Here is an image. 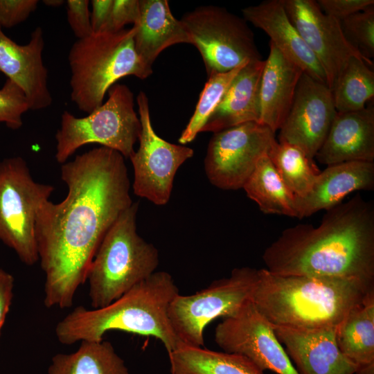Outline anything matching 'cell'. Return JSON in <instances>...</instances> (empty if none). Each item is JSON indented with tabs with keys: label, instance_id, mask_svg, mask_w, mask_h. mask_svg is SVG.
<instances>
[{
	"label": "cell",
	"instance_id": "cell-29",
	"mask_svg": "<svg viewBox=\"0 0 374 374\" xmlns=\"http://www.w3.org/2000/svg\"><path fill=\"white\" fill-rule=\"evenodd\" d=\"M268 157L280 177L296 197L306 195L312 188L321 170L299 147L276 142Z\"/></svg>",
	"mask_w": 374,
	"mask_h": 374
},
{
	"label": "cell",
	"instance_id": "cell-6",
	"mask_svg": "<svg viewBox=\"0 0 374 374\" xmlns=\"http://www.w3.org/2000/svg\"><path fill=\"white\" fill-rule=\"evenodd\" d=\"M139 203L123 212L105 235L88 270L93 309L105 307L156 271L159 251L137 233Z\"/></svg>",
	"mask_w": 374,
	"mask_h": 374
},
{
	"label": "cell",
	"instance_id": "cell-9",
	"mask_svg": "<svg viewBox=\"0 0 374 374\" xmlns=\"http://www.w3.org/2000/svg\"><path fill=\"white\" fill-rule=\"evenodd\" d=\"M258 269L235 268L227 278L213 281L190 295L176 296L168 308L172 330L184 346L202 347L204 332L218 317H227L251 300Z\"/></svg>",
	"mask_w": 374,
	"mask_h": 374
},
{
	"label": "cell",
	"instance_id": "cell-24",
	"mask_svg": "<svg viewBox=\"0 0 374 374\" xmlns=\"http://www.w3.org/2000/svg\"><path fill=\"white\" fill-rule=\"evenodd\" d=\"M336 341L341 353L356 370L374 364V291L337 326Z\"/></svg>",
	"mask_w": 374,
	"mask_h": 374
},
{
	"label": "cell",
	"instance_id": "cell-34",
	"mask_svg": "<svg viewBox=\"0 0 374 374\" xmlns=\"http://www.w3.org/2000/svg\"><path fill=\"white\" fill-rule=\"evenodd\" d=\"M37 0H0V28L24 21L37 8Z\"/></svg>",
	"mask_w": 374,
	"mask_h": 374
},
{
	"label": "cell",
	"instance_id": "cell-28",
	"mask_svg": "<svg viewBox=\"0 0 374 374\" xmlns=\"http://www.w3.org/2000/svg\"><path fill=\"white\" fill-rule=\"evenodd\" d=\"M330 90L337 112L362 110L373 99V70L363 59L353 57Z\"/></svg>",
	"mask_w": 374,
	"mask_h": 374
},
{
	"label": "cell",
	"instance_id": "cell-14",
	"mask_svg": "<svg viewBox=\"0 0 374 374\" xmlns=\"http://www.w3.org/2000/svg\"><path fill=\"white\" fill-rule=\"evenodd\" d=\"M337 113L327 84L303 72L290 112L279 130L278 141L294 145L314 159Z\"/></svg>",
	"mask_w": 374,
	"mask_h": 374
},
{
	"label": "cell",
	"instance_id": "cell-32",
	"mask_svg": "<svg viewBox=\"0 0 374 374\" xmlns=\"http://www.w3.org/2000/svg\"><path fill=\"white\" fill-rule=\"evenodd\" d=\"M30 109L23 90L14 82L7 79L0 89V123L13 130L22 125V116Z\"/></svg>",
	"mask_w": 374,
	"mask_h": 374
},
{
	"label": "cell",
	"instance_id": "cell-20",
	"mask_svg": "<svg viewBox=\"0 0 374 374\" xmlns=\"http://www.w3.org/2000/svg\"><path fill=\"white\" fill-rule=\"evenodd\" d=\"M373 188L374 162L348 161L328 166L306 195L294 197L296 217L302 219L328 210L352 192Z\"/></svg>",
	"mask_w": 374,
	"mask_h": 374
},
{
	"label": "cell",
	"instance_id": "cell-3",
	"mask_svg": "<svg viewBox=\"0 0 374 374\" xmlns=\"http://www.w3.org/2000/svg\"><path fill=\"white\" fill-rule=\"evenodd\" d=\"M372 291L355 278L281 276L258 269L251 301L272 325L295 328L337 326Z\"/></svg>",
	"mask_w": 374,
	"mask_h": 374
},
{
	"label": "cell",
	"instance_id": "cell-21",
	"mask_svg": "<svg viewBox=\"0 0 374 374\" xmlns=\"http://www.w3.org/2000/svg\"><path fill=\"white\" fill-rule=\"evenodd\" d=\"M265 60L248 62L201 130L217 132L248 122L259 123L260 88Z\"/></svg>",
	"mask_w": 374,
	"mask_h": 374
},
{
	"label": "cell",
	"instance_id": "cell-23",
	"mask_svg": "<svg viewBox=\"0 0 374 374\" xmlns=\"http://www.w3.org/2000/svg\"><path fill=\"white\" fill-rule=\"evenodd\" d=\"M136 52L149 69L168 47L190 44V38L181 20L172 15L167 0H139V17L135 24Z\"/></svg>",
	"mask_w": 374,
	"mask_h": 374
},
{
	"label": "cell",
	"instance_id": "cell-33",
	"mask_svg": "<svg viewBox=\"0 0 374 374\" xmlns=\"http://www.w3.org/2000/svg\"><path fill=\"white\" fill-rule=\"evenodd\" d=\"M139 17V0H113L108 19L101 32L116 33L125 26L136 24Z\"/></svg>",
	"mask_w": 374,
	"mask_h": 374
},
{
	"label": "cell",
	"instance_id": "cell-19",
	"mask_svg": "<svg viewBox=\"0 0 374 374\" xmlns=\"http://www.w3.org/2000/svg\"><path fill=\"white\" fill-rule=\"evenodd\" d=\"M243 18L262 30L287 58L318 82L326 84L324 71L286 13L283 0H267L242 10Z\"/></svg>",
	"mask_w": 374,
	"mask_h": 374
},
{
	"label": "cell",
	"instance_id": "cell-31",
	"mask_svg": "<svg viewBox=\"0 0 374 374\" xmlns=\"http://www.w3.org/2000/svg\"><path fill=\"white\" fill-rule=\"evenodd\" d=\"M340 26L346 41L373 66L374 5L341 20Z\"/></svg>",
	"mask_w": 374,
	"mask_h": 374
},
{
	"label": "cell",
	"instance_id": "cell-37",
	"mask_svg": "<svg viewBox=\"0 0 374 374\" xmlns=\"http://www.w3.org/2000/svg\"><path fill=\"white\" fill-rule=\"evenodd\" d=\"M14 277L0 269V335L13 297Z\"/></svg>",
	"mask_w": 374,
	"mask_h": 374
},
{
	"label": "cell",
	"instance_id": "cell-40",
	"mask_svg": "<svg viewBox=\"0 0 374 374\" xmlns=\"http://www.w3.org/2000/svg\"><path fill=\"white\" fill-rule=\"evenodd\" d=\"M42 2L50 7H59L64 4L65 1L63 0H44Z\"/></svg>",
	"mask_w": 374,
	"mask_h": 374
},
{
	"label": "cell",
	"instance_id": "cell-4",
	"mask_svg": "<svg viewBox=\"0 0 374 374\" xmlns=\"http://www.w3.org/2000/svg\"><path fill=\"white\" fill-rule=\"evenodd\" d=\"M179 294L169 273L155 271L105 307L75 308L56 325V337L64 345L100 341L107 332L116 330L154 337L169 353L184 346L168 318L170 304Z\"/></svg>",
	"mask_w": 374,
	"mask_h": 374
},
{
	"label": "cell",
	"instance_id": "cell-2",
	"mask_svg": "<svg viewBox=\"0 0 374 374\" xmlns=\"http://www.w3.org/2000/svg\"><path fill=\"white\" fill-rule=\"evenodd\" d=\"M262 260L281 276L355 278L374 283V204L359 193L326 210L320 224L284 229Z\"/></svg>",
	"mask_w": 374,
	"mask_h": 374
},
{
	"label": "cell",
	"instance_id": "cell-36",
	"mask_svg": "<svg viewBox=\"0 0 374 374\" xmlns=\"http://www.w3.org/2000/svg\"><path fill=\"white\" fill-rule=\"evenodd\" d=\"M317 3L323 13L339 22L374 5L373 0H318Z\"/></svg>",
	"mask_w": 374,
	"mask_h": 374
},
{
	"label": "cell",
	"instance_id": "cell-10",
	"mask_svg": "<svg viewBox=\"0 0 374 374\" xmlns=\"http://www.w3.org/2000/svg\"><path fill=\"white\" fill-rule=\"evenodd\" d=\"M180 20L190 44L202 55L208 76L262 59L247 21L224 8L200 6L185 13Z\"/></svg>",
	"mask_w": 374,
	"mask_h": 374
},
{
	"label": "cell",
	"instance_id": "cell-35",
	"mask_svg": "<svg viewBox=\"0 0 374 374\" xmlns=\"http://www.w3.org/2000/svg\"><path fill=\"white\" fill-rule=\"evenodd\" d=\"M67 21L75 36L83 39L92 33L88 0H67Z\"/></svg>",
	"mask_w": 374,
	"mask_h": 374
},
{
	"label": "cell",
	"instance_id": "cell-16",
	"mask_svg": "<svg viewBox=\"0 0 374 374\" xmlns=\"http://www.w3.org/2000/svg\"><path fill=\"white\" fill-rule=\"evenodd\" d=\"M299 374H354L356 366L339 350L337 326L295 328L272 326Z\"/></svg>",
	"mask_w": 374,
	"mask_h": 374
},
{
	"label": "cell",
	"instance_id": "cell-17",
	"mask_svg": "<svg viewBox=\"0 0 374 374\" xmlns=\"http://www.w3.org/2000/svg\"><path fill=\"white\" fill-rule=\"evenodd\" d=\"M44 47V33L39 26L31 33L25 45L17 44L0 28V73L23 90L31 110L46 109L53 102L48 70L42 58Z\"/></svg>",
	"mask_w": 374,
	"mask_h": 374
},
{
	"label": "cell",
	"instance_id": "cell-13",
	"mask_svg": "<svg viewBox=\"0 0 374 374\" xmlns=\"http://www.w3.org/2000/svg\"><path fill=\"white\" fill-rule=\"evenodd\" d=\"M215 341L224 352L243 355L262 371L277 374H299L277 339L272 325L251 300L215 329Z\"/></svg>",
	"mask_w": 374,
	"mask_h": 374
},
{
	"label": "cell",
	"instance_id": "cell-1",
	"mask_svg": "<svg viewBox=\"0 0 374 374\" xmlns=\"http://www.w3.org/2000/svg\"><path fill=\"white\" fill-rule=\"evenodd\" d=\"M61 178L66 196L59 203H43L35 236L45 275L44 303L62 309L73 305L105 235L133 202L125 157L108 148L62 164Z\"/></svg>",
	"mask_w": 374,
	"mask_h": 374
},
{
	"label": "cell",
	"instance_id": "cell-8",
	"mask_svg": "<svg viewBox=\"0 0 374 374\" xmlns=\"http://www.w3.org/2000/svg\"><path fill=\"white\" fill-rule=\"evenodd\" d=\"M37 182L21 157L0 161V240L28 266L39 261L35 227L37 212L53 193Z\"/></svg>",
	"mask_w": 374,
	"mask_h": 374
},
{
	"label": "cell",
	"instance_id": "cell-25",
	"mask_svg": "<svg viewBox=\"0 0 374 374\" xmlns=\"http://www.w3.org/2000/svg\"><path fill=\"white\" fill-rule=\"evenodd\" d=\"M168 354L171 374H264L247 357L184 346Z\"/></svg>",
	"mask_w": 374,
	"mask_h": 374
},
{
	"label": "cell",
	"instance_id": "cell-7",
	"mask_svg": "<svg viewBox=\"0 0 374 374\" xmlns=\"http://www.w3.org/2000/svg\"><path fill=\"white\" fill-rule=\"evenodd\" d=\"M107 92V100L87 116L62 113L55 136V157L59 163H64L80 148L91 143L116 150L126 159L134 152L141 125L134 110V94L127 85L116 83Z\"/></svg>",
	"mask_w": 374,
	"mask_h": 374
},
{
	"label": "cell",
	"instance_id": "cell-27",
	"mask_svg": "<svg viewBox=\"0 0 374 374\" xmlns=\"http://www.w3.org/2000/svg\"><path fill=\"white\" fill-rule=\"evenodd\" d=\"M265 214L296 217L294 195L280 177L268 155H264L242 188Z\"/></svg>",
	"mask_w": 374,
	"mask_h": 374
},
{
	"label": "cell",
	"instance_id": "cell-12",
	"mask_svg": "<svg viewBox=\"0 0 374 374\" xmlns=\"http://www.w3.org/2000/svg\"><path fill=\"white\" fill-rule=\"evenodd\" d=\"M136 101L141 130L139 149L129 158L134 169L133 191L156 205H165L179 168L193 156L194 151L157 135L152 125L146 94L139 92Z\"/></svg>",
	"mask_w": 374,
	"mask_h": 374
},
{
	"label": "cell",
	"instance_id": "cell-11",
	"mask_svg": "<svg viewBox=\"0 0 374 374\" xmlns=\"http://www.w3.org/2000/svg\"><path fill=\"white\" fill-rule=\"evenodd\" d=\"M276 141L270 128L257 122L213 133L204 161L209 182L223 190L242 188Z\"/></svg>",
	"mask_w": 374,
	"mask_h": 374
},
{
	"label": "cell",
	"instance_id": "cell-18",
	"mask_svg": "<svg viewBox=\"0 0 374 374\" xmlns=\"http://www.w3.org/2000/svg\"><path fill=\"white\" fill-rule=\"evenodd\" d=\"M330 166L348 161L374 162V107L337 112L315 157Z\"/></svg>",
	"mask_w": 374,
	"mask_h": 374
},
{
	"label": "cell",
	"instance_id": "cell-5",
	"mask_svg": "<svg viewBox=\"0 0 374 374\" xmlns=\"http://www.w3.org/2000/svg\"><path fill=\"white\" fill-rule=\"evenodd\" d=\"M135 28L116 33H91L71 46V98L78 108L89 114L103 103L105 93L121 78L134 75L141 80L152 73L138 56L134 43Z\"/></svg>",
	"mask_w": 374,
	"mask_h": 374
},
{
	"label": "cell",
	"instance_id": "cell-30",
	"mask_svg": "<svg viewBox=\"0 0 374 374\" xmlns=\"http://www.w3.org/2000/svg\"><path fill=\"white\" fill-rule=\"evenodd\" d=\"M247 62L230 71L213 73L208 76V80L200 93L195 112L179 139V142L181 145L193 141L201 132L202 128L233 80Z\"/></svg>",
	"mask_w": 374,
	"mask_h": 374
},
{
	"label": "cell",
	"instance_id": "cell-22",
	"mask_svg": "<svg viewBox=\"0 0 374 374\" xmlns=\"http://www.w3.org/2000/svg\"><path fill=\"white\" fill-rule=\"evenodd\" d=\"M303 71L271 42L262 73L259 123L274 133L279 130L291 108Z\"/></svg>",
	"mask_w": 374,
	"mask_h": 374
},
{
	"label": "cell",
	"instance_id": "cell-38",
	"mask_svg": "<svg viewBox=\"0 0 374 374\" xmlns=\"http://www.w3.org/2000/svg\"><path fill=\"white\" fill-rule=\"evenodd\" d=\"M90 21L92 33H100L109 15L113 0H92Z\"/></svg>",
	"mask_w": 374,
	"mask_h": 374
},
{
	"label": "cell",
	"instance_id": "cell-39",
	"mask_svg": "<svg viewBox=\"0 0 374 374\" xmlns=\"http://www.w3.org/2000/svg\"><path fill=\"white\" fill-rule=\"evenodd\" d=\"M354 374H374V364L358 368Z\"/></svg>",
	"mask_w": 374,
	"mask_h": 374
},
{
	"label": "cell",
	"instance_id": "cell-26",
	"mask_svg": "<svg viewBox=\"0 0 374 374\" xmlns=\"http://www.w3.org/2000/svg\"><path fill=\"white\" fill-rule=\"evenodd\" d=\"M71 353L55 355L48 374H130L124 360L107 341H82Z\"/></svg>",
	"mask_w": 374,
	"mask_h": 374
},
{
	"label": "cell",
	"instance_id": "cell-15",
	"mask_svg": "<svg viewBox=\"0 0 374 374\" xmlns=\"http://www.w3.org/2000/svg\"><path fill=\"white\" fill-rule=\"evenodd\" d=\"M283 3L290 21L322 67L330 89L351 57L366 62L346 41L340 22L323 13L317 1L283 0Z\"/></svg>",
	"mask_w": 374,
	"mask_h": 374
}]
</instances>
